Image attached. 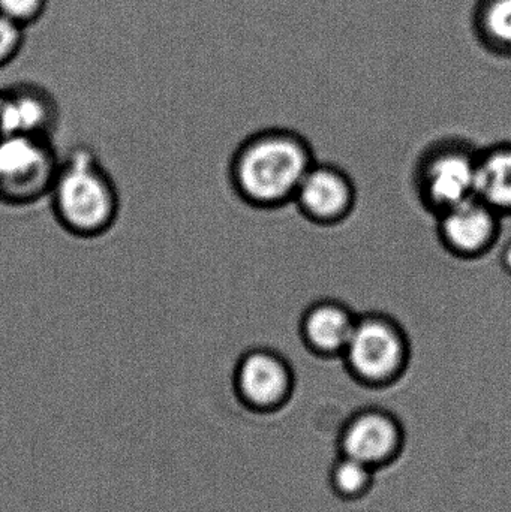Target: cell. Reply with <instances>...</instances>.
<instances>
[{
  "mask_svg": "<svg viewBox=\"0 0 511 512\" xmlns=\"http://www.w3.org/2000/svg\"><path fill=\"white\" fill-rule=\"evenodd\" d=\"M317 162L311 143L288 128L248 135L228 165L231 189L252 209L278 210L293 204L306 173Z\"/></svg>",
  "mask_w": 511,
  "mask_h": 512,
  "instance_id": "obj_1",
  "label": "cell"
},
{
  "mask_svg": "<svg viewBox=\"0 0 511 512\" xmlns=\"http://www.w3.org/2000/svg\"><path fill=\"white\" fill-rule=\"evenodd\" d=\"M48 200L59 227L81 240L110 233L122 207L113 176L87 146L74 147L62 158Z\"/></svg>",
  "mask_w": 511,
  "mask_h": 512,
  "instance_id": "obj_2",
  "label": "cell"
},
{
  "mask_svg": "<svg viewBox=\"0 0 511 512\" xmlns=\"http://www.w3.org/2000/svg\"><path fill=\"white\" fill-rule=\"evenodd\" d=\"M411 357L413 346L404 325L389 313L368 312L357 318L341 361L356 384L386 390L404 378Z\"/></svg>",
  "mask_w": 511,
  "mask_h": 512,
  "instance_id": "obj_3",
  "label": "cell"
},
{
  "mask_svg": "<svg viewBox=\"0 0 511 512\" xmlns=\"http://www.w3.org/2000/svg\"><path fill=\"white\" fill-rule=\"evenodd\" d=\"M480 149L464 138H441L417 159L414 191L426 212L438 216L476 197Z\"/></svg>",
  "mask_w": 511,
  "mask_h": 512,
  "instance_id": "obj_4",
  "label": "cell"
},
{
  "mask_svg": "<svg viewBox=\"0 0 511 512\" xmlns=\"http://www.w3.org/2000/svg\"><path fill=\"white\" fill-rule=\"evenodd\" d=\"M60 161L51 137L0 138V204L29 207L48 198Z\"/></svg>",
  "mask_w": 511,
  "mask_h": 512,
  "instance_id": "obj_5",
  "label": "cell"
},
{
  "mask_svg": "<svg viewBox=\"0 0 511 512\" xmlns=\"http://www.w3.org/2000/svg\"><path fill=\"white\" fill-rule=\"evenodd\" d=\"M231 381L237 402L246 411L260 415L282 411L296 391V375L290 361L276 349L263 346L240 355Z\"/></svg>",
  "mask_w": 511,
  "mask_h": 512,
  "instance_id": "obj_6",
  "label": "cell"
},
{
  "mask_svg": "<svg viewBox=\"0 0 511 512\" xmlns=\"http://www.w3.org/2000/svg\"><path fill=\"white\" fill-rule=\"evenodd\" d=\"M339 454L365 463L380 472L398 462L405 447V429L393 412L383 408H362L342 424L338 436Z\"/></svg>",
  "mask_w": 511,
  "mask_h": 512,
  "instance_id": "obj_7",
  "label": "cell"
},
{
  "mask_svg": "<svg viewBox=\"0 0 511 512\" xmlns=\"http://www.w3.org/2000/svg\"><path fill=\"white\" fill-rule=\"evenodd\" d=\"M441 246L462 261H477L497 248L504 218L479 197L435 216Z\"/></svg>",
  "mask_w": 511,
  "mask_h": 512,
  "instance_id": "obj_8",
  "label": "cell"
},
{
  "mask_svg": "<svg viewBox=\"0 0 511 512\" xmlns=\"http://www.w3.org/2000/svg\"><path fill=\"white\" fill-rule=\"evenodd\" d=\"M293 204L311 224L336 227L356 209V185L344 168L317 161L300 183Z\"/></svg>",
  "mask_w": 511,
  "mask_h": 512,
  "instance_id": "obj_9",
  "label": "cell"
},
{
  "mask_svg": "<svg viewBox=\"0 0 511 512\" xmlns=\"http://www.w3.org/2000/svg\"><path fill=\"white\" fill-rule=\"evenodd\" d=\"M59 99L38 84L0 89V138L9 135L54 137L62 122Z\"/></svg>",
  "mask_w": 511,
  "mask_h": 512,
  "instance_id": "obj_10",
  "label": "cell"
},
{
  "mask_svg": "<svg viewBox=\"0 0 511 512\" xmlns=\"http://www.w3.org/2000/svg\"><path fill=\"white\" fill-rule=\"evenodd\" d=\"M357 318L359 315L344 301L333 298L314 301L300 318V340L315 357L341 360Z\"/></svg>",
  "mask_w": 511,
  "mask_h": 512,
  "instance_id": "obj_11",
  "label": "cell"
},
{
  "mask_svg": "<svg viewBox=\"0 0 511 512\" xmlns=\"http://www.w3.org/2000/svg\"><path fill=\"white\" fill-rule=\"evenodd\" d=\"M476 197L504 219L511 218V141L480 149Z\"/></svg>",
  "mask_w": 511,
  "mask_h": 512,
  "instance_id": "obj_12",
  "label": "cell"
},
{
  "mask_svg": "<svg viewBox=\"0 0 511 512\" xmlns=\"http://www.w3.org/2000/svg\"><path fill=\"white\" fill-rule=\"evenodd\" d=\"M471 26L486 51L511 59V0H477Z\"/></svg>",
  "mask_w": 511,
  "mask_h": 512,
  "instance_id": "obj_13",
  "label": "cell"
},
{
  "mask_svg": "<svg viewBox=\"0 0 511 512\" xmlns=\"http://www.w3.org/2000/svg\"><path fill=\"white\" fill-rule=\"evenodd\" d=\"M377 471L365 463L338 454L330 466L329 486L333 495L344 502L362 501L374 489Z\"/></svg>",
  "mask_w": 511,
  "mask_h": 512,
  "instance_id": "obj_14",
  "label": "cell"
},
{
  "mask_svg": "<svg viewBox=\"0 0 511 512\" xmlns=\"http://www.w3.org/2000/svg\"><path fill=\"white\" fill-rule=\"evenodd\" d=\"M47 0H0V14L26 27L41 17Z\"/></svg>",
  "mask_w": 511,
  "mask_h": 512,
  "instance_id": "obj_15",
  "label": "cell"
},
{
  "mask_svg": "<svg viewBox=\"0 0 511 512\" xmlns=\"http://www.w3.org/2000/svg\"><path fill=\"white\" fill-rule=\"evenodd\" d=\"M23 27L0 14V68L8 65L20 50Z\"/></svg>",
  "mask_w": 511,
  "mask_h": 512,
  "instance_id": "obj_16",
  "label": "cell"
},
{
  "mask_svg": "<svg viewBox=\"0 0 511 512\" xmlns=\"http://www.w3.org/2000/svg\"><path fill=\"white\" fill-rule=\"evenodd\" d=\"M500 265L509 276H511V239L501 249Z\"/></svg>",
  "mask_w": 511,
  "mask_h": 512,
  "instance_id": "obj_17",
  "label": "cell"
}]
</instances>
